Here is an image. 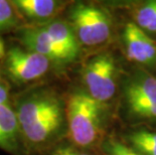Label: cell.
Segmentation results:
<instances>
[{"instance_id":"cell-1","label":"cell","mask_w":156,"mask_h":155,"mask_svg":"<svg viewBox=\"0 0 156 155\" xmlns=\"http://www.w3.org/2000/svg\"><path fill=\"white\" fill-rule=\"evenodd\" d=\"M19 127L24 137L32 144L48 141L62 127L64 121L59 100L51 94H35L19 105Z\"/></svg>"},{"instance_id":"cell-2","label":"cell","mask_w":156,"mask_h":155,"mask_svg":"<svg viewBox=\"0 0 156 155\" xmlns=\"http://www.w3.org/2000/svg\"><path fill=\"white\" fill-rule=\"evenodd\" d=\"M102 104L85 92H75L67 104V119L72 141L80 147L95 144L102 134Z\"/></svg>"},{"instance_id":"cell-3","label":"cell","mask_w":156,"mask_h":155,"mask_svg":"<svg viewBox=\"0 0 156 155\" xmlns=\"http://www.w3.org/2000/svg\"><path fill=\"white\" fill-rule=\"evenodd\" d=\"M72 27L80 44L96 47L110 38L112 25L109 15L94 5L80 3L71 10Z\"/></svg>"},{"instance_id":"cell-4","label":"cell","mask_w":156,"mask_h":155,"mask_svg":"<svg viewBox=\"0 0 156 155\" xmlns=\"http://www.w3.org/2000/svg\"><path fill=\"white\" fill-rule=\"evenodd\" d=\"M117 67L114 58L109 54L92 58L84 68V82L87 93L93 99L104 104L116 93Z\"/></svg>"},{"instance_id":"cell-5","label":"cell","mask_w":156,"mask_h":155,"mask_svg":"<svg viewBox=\"0 0 156 155\" xmlns=\"http://www.w3.org/2000/svg\"><path fill=\"white\" fill-rule=\"evenodd\" d=\"M49 62L48 58L37 52L13 48L6 55V70L13 80L26 83L41 78L48 71Z\"/></svg>"},{"instance_id":"cell-6","label":"cell","mask_w":156,"mask_h":155,"mask_svg":"<svg viewBox=\"0 0 156 155\" xmlns=\"http://www.w3.org/2000/svg\"><path fill=\"white\" fill-rule=\"evenodd\" d=\"M21 39L29 51L44 55L51 62L58 64L69 62L67 55L42 27L26 29L23 31Z\"/></svg>"},{"instance_id":"cell-7","label":"cell","mask_w":156,"mask_h":155,"mask_svg":"<svg viewBox=\"0 0 156 155\" xmlns=\"http://www.w3.org/2000/svg\"><path fill=\"white\" fill-rule=\"evenodd\" d=\"M52 37L56 44L67 55L69 62L74 61L79 55L80 41L71 25L64 21L56 20L41 26Z\"/></svg>"},{"instance_id":"cell-8","label":"cell","mask_w":156,"mask_h":155,"mask_svg":"<svg viewBox=\"0 0 156 155\" xmlns=\"http://www.w3.org/2000/svg\"><path fill=\"white\" fill-rule=\"evenodd\" d=\"M144 33L145 31L136 25L135 22H128L123 31V42L126 57L129 61L148 65Z\"/></svg>"},{"instance_id":"cell-9","label":"cell","mask_w":156,"mask_h":155,"mask_svg":"<svg viewBox=\"0 0 156 155\" xmlns=\"http://www.w3.org/2000/svg\"><path fill=\"white\" fill-rule=\"evenodd\" d=\"M19 128L17 114L7 104L0 105V147L15 149Z\"/></svg>"},{"instance_id":"cell-10","label":"cell","mask_w":156,"mask_h":155,"mask_svg":"<svg viewBox=\"0 0 156 155\" xmlns=\"http://www.w3.org/2000/svg\"><path fill=\"white\" fill-rule=\"evenodd\" d=\"M125 97L140 99L156 105V78L146 74L134 76L126 87Z\"/></svg>"},{"instance_id":"cell-11","label":"cell","mask_w":156,"mask_h":155,"mask_svg":"<svg viewBox=\"0 0 156 155\" xmlns=\"http://www.w3.org/2000/svg\"><path fill=\"white\" fill-rule=\"evenodd\" d=\"M12 4L27 17L45 19L58 12L62 3L55 0H15Z\"/></svg>"},{"instance_id":"cell-12","label":"cell","mask_w":156,"mask_h":155,"mask_svg":"<svg viewBox=\"0 0 156 155\" xmlns=\"http://www.w3.org/2000/svg\"><path fill=\"white\" fill-rule=\"evenodd\" d=\"M128 140L141 155H156V132L138 130L132 132Z\"/></svg>"},{"instance_id":"cell-13","label":"cell","mask_w":156,"mask_h":155,"mask_svg":"<svg viewBox=\"0 0 156 155\" xmlns=\"http://www.w3.org/2000/svg\"><path fill=\"white\" fill-rule=\"evenodd\" d=\"M135 24L145 32L156 33V1H149L134 13Z\"/></svg>"},{"instance_id":"cell-14","label":"cell","mask_w":156,"mask_h":155,"mask_svg":"<svg viewBox=\"0 0 156 155\" xmlns=\"http://www.w3.org/2000/svg\"><path fill=\"white\" fill-rule=\"evenodd\" d=\"M126 101L130 111L136 116L156 120V105L135 98H126Z\"/></svg>"},{"instance_id":"cell-15","label":"cell","mask_w":156,"mask_h":155,"mask_svg":"<svg viewBox=\"0 0 156 155\" xmlns=\"http://www.w3.org/2000/svg\"><path fill=\"white\" fill-rule=\"evenodd\" d=\"M12 2L0 0V29L14 26L17 22L15 10Z\"/></svg>"},{"instance_id":"cell-16","label":"cell","mask_w":156,"mask_h":155,"mask_svg":"<svg viewBox=\"0 0 156 155\" xmlns=\"http://www.w3.org/2000/svg\"><path fill=\"white\" fill-rule=\"evenodd\" d=\"M107 149L110 155H141L136 150H133L132 148L114 140L109 141Z\"/></svg>"},{"instance_id":"cell-17","label":"cell","mask_w":156,"mask_h":155,"mask_svg":"<svg viewBox=\"0 0 156 155\" xmlns=\"http://www.w3.org/2000/svg\"><path fill=\"white\" fill-rule=\"evenodd\" d=\"M51 155H91L72 147H59L51 153Z\"/></svg>"},{"instance_id":"cell-18","label":"cell","mask_w":156,"mask_h":155,"mask_svg":"<svg viewBox=\"0 0 156 155\" xmlns=\"http://www.w3.org/2000/svg\"><path fill=\"white\" fill-rule=\"evenodd\" d=\"M8 99V91L5 88V86L0 84V105L1 104H6Z\"/></svg>"},{"instance_id":"cell-19","label":"cell","mask_w":156,"mask_h":155,"mask_svg":"<svg viewBox=\"0 0 156 155\" xmlns=\"http://www.w3.org/2000/svg\"><path fill=\"white\" fill-rule=\"evenodd\" d=\"M3 54H4V44H3V41L0 38V58L2 57Z\"/></svg>"}]
</instances>
